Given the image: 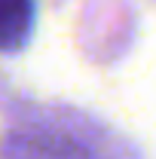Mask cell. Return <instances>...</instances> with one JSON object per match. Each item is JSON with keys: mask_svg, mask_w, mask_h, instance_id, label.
<instances>
[{"mask_svg": "<svg viewBox=\"0 0 156 159\" xmlns=\"http://www.w3.org/2000/svg\"><path fill=\"white\" fill-rule=\"evenodd\" d=\"M31 19H34L31 0H0V49L3 52H16L25 46L31 34Z\"/></svg>", "mask_w": 156, "mask_h": 159, "instance_id": "1", "label": "cell"}]
</instances>
